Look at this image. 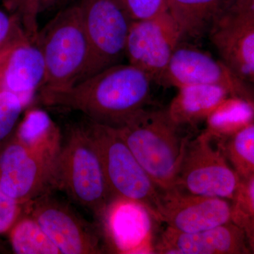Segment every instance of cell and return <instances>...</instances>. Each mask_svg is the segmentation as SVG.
Masks as SVG:
<instances>
[{
  "label": "cell",
  "instance_id": "cell-1",
  "mask_svg": "<svg viewBox=\"0 0 254 254\" xmlns=\"http://www.w3.org/2000/svg\"><path fill=\"white\" fill-rule=\"evenodd\" d=\"M150 78L130 64H118L63 91L40 93L44 104L81 112L101 125L118 127L150 108Z\"/></svg>",
  "mask_w": 254,
  "mask_h": 254
},
{
  "label": "cell",
  "instance_id": "cell-2",
  "mask_svg": "<svg viewBox=\"0 0 254 254\" xmlns=\"http://www.w3.org/2000/svg\"><path fill=\"white\" fill-rule=\"evenodd\" d=\"M162 193L175 190V181L190 136L166 110L147 108L115 127Z\"/></svg>",
  "mask_w": 254,
  "mask_h": 254
},
{
  "label": "cell",
  "instance_id": "cell-3",
  "mask_svg": "<svg viewBox=\"0 0 254 254\" xmlns=\"http://www.w3.org/2000/svg\"><path fill=\"white\" fill-rule=\"evenodd\" d=\"M56 187L98 218L114 199L99 152L86 123L70 128L57 161Z\"/></svg>",
  "mask_w": 254,
  "mask_h": 254
},
{
  "label": "cell",
  "instance_id": "cell-4",
  "mask_svg": "<svg viewBox=\"0 0 254 254\" xmlns=\"http://www.w3.org/2000/svg\"><path fill=\"white\" fill-rule=\"evenodd\" d=\"M46 66V81L40 93L68 89L83 79L90 47L77 3L58 13L36 40Z\"/></svg>",
  "mask_w": 254,
  "mask_h": 254
},
{
  "label": "cell",
  "instance_id": "cell-5",
  "mask_svg": "<svg viewBox=\"0 0 254 254\" xmlns=\"http://www.w3.org/2000/svg\"><path fill=\"white\" fill-rule=\"evenodd\" d=\"M87 128L94 141L113 198L144 206L156 222H161V195L115 127L88 120Z\"/></svg>",
  "mask_w": 254,
  "mask_h": 254
},
{
  "label": "cell",
  "instance_id": "cell-6",
  "mask_svg": "<svg viewBox=\"0 0 254 254\" xmlns=\"http://www.w3.org/2000/svg\"><path fill=\"white\" fill-rule=\"evenodd\" d=\"M241 182L218 141L203 133L189 140L177 173L175 190L232 201Z\"/></svg>",
  "mask_w": 254,
  "mask_h": 254
},
{
  "label": "cell",
  "instance_id": "cell-7",
  "mask_svg": "<svg viewBox=\"0 0 254 254\" xmlns=\"http://www.w3.org/2000/svg\"><path fill=\"white\" fill-rule=\"evenodd\" d=\"M76 3L90 47L83 81L121 63L132 21L116 0H78Z\"/></svg>",
  "mask_w": 254,
  "mask_h": 254
},
{
  "label": "cell",
  "instance_id": "cell-8",
  "mask_svg": "<svg viewBox=\"0 0 254 254\" xmlns=\"http://www.w3.org/2000/svg\"><path fill=\"white\" fill-rule=\"evenodd\" d=\"M58 157L29 149L14 137L0 150V187L24 205L54 188Z\"/></svg>",
  "mask_w": 254,
  "mask_h": 254
},
{
  "label": "cell",
  "instance_id": "cell-9",
  "mask_svg": "<svg viewBox=\"0 0 254 254\" xmlns=\"http://www.w3.org/2000/svg\"><path fill=\"white\" fill-rule=\"evenodd\" d=\"M181 41L180 32L168 11L150 19L133 21L127 38L125 58L153 83L164 86L169 63Z\"/></svg>",
  "mask_w": 254,
  "mask_h": 254
},
{
  "label": "cell",
  "instance_id": "cell-10",
  "mask_svg": "<svg viewBox=\"0 0 254 254\" xmlns=\"http://www.w3.org/2000/svg\"><path fill=\"white\" fill-rule=\"evenodd\" d=\"M28 212L63 254H103L96 230L49 193L26 204Z\"/></svg>",
  "mask_w": 254,
  "mask_h": 254
},
{
  "label": "cell",
  "instance_id": "cell-11",
  "mask_svg": "<svg viewBox=\"0 0 254 254\" xmlns=\"http://www.w3.org/2000/svg\"><path fill=\"white\" fill-rule=\"evenodd\" d=\"M215 85L232 95L254 103V94L220 59L196 48L179 45L165 74L164 86L177 88L191 85Z\"/></svg>",
  "mask_w": 254,
  "mask_h": 254
},
{
  "label": "cell",
  "instance_id": "cell-12",
  "mask_svg": "<svg viewBox=\"0 0 254 254\" xmlns=\"http://www.w3.org/2000/svg\"><path fill=\"white\" fill-rule=\"evenodd\" d=\"M160 215L167 227L193 233L232 222V203L224 198L173 190L162 193Z\"/></svg>",
  "mask_w": 254,
  "mask_h": 254
},
{
  "label": "cell",
  "instance_id": "cell-13",
  "mask_svg": "<svg viewBox=\"0 0 254 254\" xmlns=\"http://www.w3.org/2000/svg\"><path fill=\"white\" fill-rule=\"evenodd\" d=\"M113 250L120 254H155L152 220L143 205L115 198L100 218Z\"/></svg>",
  "mask_w": 254,
  "mask_h": 254
},
{
  "label": "cell",
  "instance_id": "cell-14",
  "mask_svg": "<svg viewBox=\"0 0 254 254\" xmlns=\"http://www.w3.org/2000/svg\"><path fill=\"white\" fill-rule=\"evenodd\" d=\"M155 254H251L243 229L233 222L203 231L185 233L166 227L155 245Z\"/></svg>",
  "mask_w": 254,
  "mask_h": 254
},
{
  "label": "cell",
  "instance_id": "cell-15",
  "mask_svg": "<svg viewBox=\"0 0 254 254\" xmlns=\"http://www.w3.org/2000/svg\"><path fill=\"white\" fill-rule=\"evenodd\" d=\"M1 88L18 95L25 105L31 103L46 81L44 58L36 42L28 37L0 54Z\"/></svg>",
  "mask_w": 254,
  "mask_h": 254
},
{
  "label": "cell",
  "instance_id": "cell-16",
  "mask_svg": "<svg viewBox=\"0 0 254 254\" xmlns=\"http://www.w3.org/2000/svg\"><path fill=\"white\" fill-rule=\"evenodd\" d=\"M208 36L220 59L254 94V23L223 15Z\"/></svg>",
  "mask_w": 254,
  "mask_h": 254
},
{
  "label": "cell",
  "instance_id": "cell-17",
  "mask_svg": "<svg viewBox=\"0 0 254 254\" xmlns=\"http://www.w3.org/2000/svg\"><path fill=\"white\" fill-rule=\"evenodd\" d=\"M235 96L215 85H191L179 88L167 111L179 126H193L207 118L227 98ZM237 97V96H236Z\"/></svg>",
  "mask_w": 254,
  "mask_h": 254
},
{
  "label": "cell",
  "instance_id": "cell-18",
  "mask_svg": "<svg viewBox=\"0 0 254 254\" xmlns=\"http://www.w3.org/2000/svg\"><path fill=\"white\" fill-rule=\"evenodd\" d=\"M234 0H167L168 12L182 39L208 35L214 23L228 11Z\"/></svg>",
  "mask_w": 254,
  "mask_h": 254
},
{
  "label": "cell",
  "instance_id": "cell-19",
  "mask_svg": "<svg viewBox=\"0 0 254 254\" xmlns=\"http://www.w3.org/2000/svg\"><path fill=\"white\" fill-rule=\"evenodd\" d=\"M13 137L29 149L51 156H59L63 146L59 127L49 114L39 108L26 112Z\"/></svg>",
  "mask_w": 254,
  "mask_h": 254
},
{
  "label": "cell",
  "instance_id": "cell-20",
  "mask_svg": "<svg viewBox=\"0 0 254 254\" xmlns=\"http://www.w3.org/2000/svg\"><path fill=\"white\" fill-rule=\"evenodd\" d=\"M254 121V103L231 96L222 102L205 120L202 133L221 141Z\"/></svg>",
  "mask_w": 254,
  "mask_h": 254
},
{
  "label": "cell",
  "instance_id": "cell-21",
  "mask_svg": "<svg viewBox=\"0 0 254 254\" xmlns=\"http://www.w3.org/2000/svg\"><path fill=\"white\" fill-rule=\"evenodd\" d=\"M9 240L18 254H61L36 219L28 213L20 216L10 229Z\"/></svg>",
  "mask_w": 254,
  "mask_h": 254
},
{
  "label": "cell",
  "instance_id": "cell-22",
  "mask_svg": "<svg viewBox=\"0 0 254 254\" xmlns=\"http://www.w3.org/2000/svg\"><path fill=\"white\" fill-rule=\"evenodd\" d=\"M218 142L227 161L241 180L254 177V121Z\"/></svg>",
  "mask_w": 254,
  "mask_h": 254
},
{
  "label": "cell",
  "instance_id": "cell-23",
  "mask_svg": "<svg viewBox=\"0 0 254 254\" xmlns=\"http://www.w3.org/2000/svg\"><path fill=\"white\" fill-rule=\"evenodd\" d=\"M26 106L18 95L8 90H0V150L11 139Z\"/></svg>",
  "mask_w": 254,
  "mask_h": 254
},
{
  "label": "cell",
  "instance_id": "cell-24",
  "mask_svg": "<svg viewBox=\"0 0 254 254\" xmlns=\"http://www.w3.org/2000/svg\"><path fill=\"white\" fill-rule=\"evenodd\" d=\"M232 203V222L241 228L254 222V177L242 180Z\"/></svg>",
  "mask_w": 254,
  "mask_h": 254
},
{
  "label": "cell",
  "instance_id": "cell-25",
  "mask_svg": "<svg viewBox=\"0 0 254 254\" xmlns=\"http://www.w3.org/2000/svg\"><path fill=\"white\" fill-rule=\"evenodd\" d=\"M132 21L150 19L168 11L167 0H116Z\"/></svg>",
  "mask_w": 254,
  "mask_h": 254
},
{
  "label": "cell",
  "instance_id": "cell-26",
  "mask_svg": "<svg viewBox=\"0 0 254 254\" xmlns=\"http://www.w3.org/2000/svg\"><path fill=\"white\" fill-rule=\"evenodd\" d=\"M67 1L68 0H24L23 25L25 26V32L28 38L33 41H36L39 31L37 19L41 13L55 9L57 6Z\"/></svg>",
  "mask_w": 254,
  "mask_h": 254
},
{
  "label": "cell",
  "instance_id": "cell-27",
  "mask_svg": "<svg viewBox=\"0 0 254 254\" xmlns=\"http://www.w3.org/2000/svg\"><path fill=\"white\" fill-rule=\"evenodd\" d=\"M22 206L8 196L0 187V235L9 232L22 215Z\"/></svg>",
  "mask_w": 254,
  "mask_h": 254
},
{
  "label": "cell",
  "instance_id": "cell-28",
  "mask_svg": "<svg viewBox=\"0 0 254 254\" xmlns=\"http://www.w3.org/2000/svg\"><path fill=\"white\" fill-rule=\"evenodd\" d=\"M28 37L12 18L0 10V53L15 43Z\"/></svg>",
  "mask_w": 254,
  "mask_h": 254
},
{
  "label": "cell",
  "instance_id": "cell-29",
  "mask_svg": "<svg viewBox=\"0 0 254 254\" xmlns=\"http://www.w3.org/2000/svg\"><path fill=\"white\" fill-rule=\"evenodd\" d=\"M224 15L242 22L254 23V0H234Z\"/></svg>",
  "mask_w": 254,
  "mask_h": 254
},
{
  "label": "cell",
  "instance_id": "cell-30",
  "mask_svg": "<svg viewBox=\"0 0 254 254\" xmlns=\"http://www.w3.org/2000/svg\"><path fill=\"white\" fill-rule=\"evenodd\" d=\"M243 230L247 236L251 254H254V222L244 227Z\"/></svg>",
  "mask_w": 254,
  "mask_h": 254
},
{
  "label": "cell",
  "instance_id": "cell-31",
  "mask_svg": "<svg viewBox=\"0 0 254 254\" xmlns=\"http://www.w3.org/2000/svg\"><path fill=\"white\" fill-rule=\"evenodd\" d=\"M1 89H2V88H1V71H0V90Z\"/></svg>",
  "mask_w": 254,
  "mask_h": 254
}]
</instances>
